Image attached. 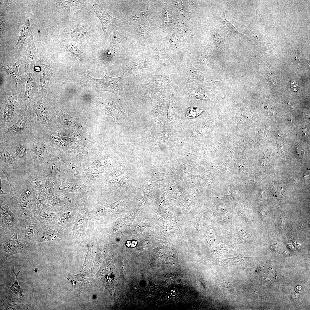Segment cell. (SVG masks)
Here are the masks:
<instances>
[{
    "label": "cell",
    "mask_w": 310,
    "mask_h": 310,
    "mask_svg": "<svg viewBox=\"0 0 310 310\" xmlns=\"http://www.w3.org/2000/svg\"><path fill=\"white\" fill-rule=\"evenodd\" d=\"M18 64V61L13 65H11L7 63H3L1 64V66L4 68L7 74L11 77L14 81L16 86V90L22 93V89L25 84V81L20 75L19 67L21 64Z\"/></svg>",
    "instance_id": "83f0119b"
},
{
    "label": "cell",
    "mask_w": 310,
    "mask_h": 310,
    "mask_svg": "<svg viewBox=\"0 0 310 310\" xmlns=\"http://www.w3.org/2000/svg\"><path fill=\"white\" fill-rule=\"evenodd\" d=\"M9 196H0V232L7 234L14 233L18 229L20 218L10 209L8 205Z\"/></svg>",
    "instance_id": "9c48e42d"
},
{
    "label": "cell",
    "mask_w": 310,
    "mask_h": 310,
    "mask_svg": "<svg viewBox=\"0 0 310 310\" xmlns=\"http://www.w3.org/2000/svg\"><path fill=\"white\" fill-rule=\"evenodd\" d=\"M17 230L10 239L4 243L0 245V260L5 261L7 258L16 254L25 255L27 253V246L29 244L20 241L18 237Z\"/></svg>",
    "instance_id": "2e32d148"
},
{
    "label": "cell",
    "mask_w": 310,
    "mask_h": 310,
    "mask_svg": "<svg viewBox=\"0 0 310 310\" xmlns=\"http://www.w3.org/2000/svg\"><path fill=\"white\" fill-rule=\"evenodd\" d=\"M126 172L124 168L108 166L100 182L93 193L100 191L113 194L125 189L128 183Z\"/></svg>",
    "instance_id": "3957f363"
},
{
    "label": "cell",
    "mask_w": 310,
    "mask_h": 310,
    "mask_svg": "<svg viewBox=\"0 0 310 310\" xmlns=\"http://www.w3.org/2000/svg\"><path fill=\"white\" fill-rule=\"evenodd\" d=\"M21 270V269L18 272L15 273L14 271V267H13V273L16 276V281L11 286L10 289L15 294H18L21 296L23 297L24 295L22 294V292L23 291V289L20 286H19L17 280V277Z\"/></svg>",
    "instance_id": "7bdbcfd3"
},
{
    "label": "cell",
    "mask_w": 310,
    "mask_h": 310,
    "mask_svg": "<svg viewBox=\"0 0 310 310\" xmlns=\"http://www.w3.org/2000/svg\"><path fill=\"white\" fill-rule=\"evenodd\" d=\"M19 217L20 222L18 229L19 240L28 244L32 241H35L41 223L31 214Z\"/></svg>",
    "instance_id": "7c38bea8"
},
{
    "label": "cell",
    "mask_w": 310,
    "mask_h": 310,
    "mask_svg": "<svg viewBox=\"0 0 310 310\" xmlns=\"http://www.w3.org/2000/svg\"><path fill=\"white\" fill-rule=\"evenodd\" d=\"M36 199V209L43 210L47 208L48 197L43 191L35 192Z\"/></svg>",
    "instance_id": "8d00e7d4"
},
{
    "label": "cell",
    "mask_w": 310,
    "mask_h": 310,
    "mask_svg": "<svg viewBox=\"0 0 310 310\" xmlns=\"http://www.w3.org/2000/svg\"><path fill=\"white\" fill-rule=\"evenodd\" d=\"M71 202V200L69 198L63 196L54 195L48 197V208L56 209L58 207H62Z\"/></svg>",
    "instance_id": "e575fe53"
},
{
    "label": "cell",
    "mask_w": 310,
    "mask_h": 310,
    "mask_svg": "<svg viewBox=\"0 0 310 310\" xmlns=\"http://www.w3.org/2000/svg\"><path fill=\"white\" fill-rule=\"evenodd\" d=\"M65 33L73 39L80 41L88 37L90 32L88 29L84 26H77L68 29Z\"/></svg>",
    "instance_id": "4dcf8cb0"
},
{
    "label": "cell",
    "mask_w": 310,
    "mask_h": 310,
    "mask_svg": "<svg viewBox=\"0 0 310 310\" xmlns=\"http://www.w3.org/2000/svg\"><path fill=\"white\" fill-rule=\"evenodd\" d=\"M24 70L25 91L23 96L24 103L26 110L30 108L32 99L36 94V85L38 78V72L34 68L26 67Z\"/></svg>",
    "instance_id": "d6986e66"
},
{
    "label": "cell",
    "mask_w": 310,
    "mask_h": 310,
    "mask_svg": "<svg viewBox=\"0 0 310 310\" xmlns=\"http://www.w3.org/2000/svg\"><path fill=\"white\" fill-rule=\"evenodd\" d=\"M147 62L146 61L142 58L135 60L133 62L130 67L129 69L133 71H136L143 68H147Z\"/></svg>",
    "instance_id": "60d3db41"
},
{
    "label": "cell",
    "mask_w": 310,
    "mask_h": 310,
    "mask_svg": "<svg viewBox=\"0 0 310 310\" xmlns=\"http://www.w3.org/2000/svg\"><path fill=\"white\" fill-rule=\"evenodd\" d=\"M22 93L8 91L1 94L0 100V128L12 126L26 109Z\"/></svg>",
    "instance_id": "6da1fadb"
},
{
    "label": "cell",
    "mask_w": 310,
    "mask_h": 310,
    "mask_svg": "<svg viewBox=\"0 0 310 310\" xmlns=\"http://www.w3.org/2000/svg\"><path fill=\"white\" fill-rule=\"evenodd\" d=\"M108 207L107 204L105 202H104L103 204H97L95 205L93 209L89 212L91 220L97 219L99 216L106 214L108 211Z\"/></svg>",
    "instance_id": "d590c367"
},
{
    "label": "cell",
    "mask_w": 310,
    "mask_h": 310,
    "mask_svg": "<svg viewBox=\"0 0 310 310\" xmlns=\"http://www.w3.org/2000/svg\"><path fill=\"white\" fill-rule=\"evenodd\" d=\"M57 156L62 164L67 178L73 183L84 184V169L81 163L73 158L66 155Z\"/></svg>",
    "instance_id": "9a60e30c"
},
{
    "label": "cell",
    "mask_w": 310,
    "mask_h": 310,
    "mask_svg": "<svg viewBox=\"0 0 310 310\" xmlns=\"http://www.w3.org/2000/svg\"><path fill=\"white\" fill-rule=\"evenodd\" d=\"M222 23L224 30L228 35L230 36L242 35L232 24L227 20L225 16H224Z\"/></svg>",
    "instance_id": "ab89813d"
},
{
    "label": "cell",
    "mask_w": 310,
    "mask_h": 310,
    "mask_svg": "<svg viewBox=\"0 0 310 310\" xmlns=\"http://www.w3.org/2000/svg\"><path fill=\"white\" fill-rule=\"evenodd\" d=\"M55 183V195L62 196L65 193H87L90 192V189L86 185L73 183L66 178L61 179Z\"/></svg>",
    "instance_id": "ffe728a7"
},
{
    "label": "cell",
    "mask_w": 310,
    "mask_h": 310,
    "mask_svg": "<svg viewBox=\"0 0 310 310\" xmlns=\"http://www.w3.org/2000/svg\"><path fill=\"white\" fill-rule=\"evenodd\" d=\"M35 27L32 14L29 12L26 13L24 16V22L20 30V35L18 41L14 46L16 50L22 48L26 39L34 32Z\"/></svg>",
    "instance_id": "484cf974"
},
{
    "label": "cell",
    "mask_w": 310,
    "mask_h": 310,
    "mask_svg": "<svg viewBox=\"0 0 310 310\" xmlns=\"http://www.w3.org/2000/svg\"><path fill=\"white\" fill-rule=\"evenodd\" d=\"M40 223L44 225L57 224L59 221L60 209L47 208L45 209H35L30 214Z\"/></svg>",
    "instance_id": "7402d4cb"
},
{
    "label": "cell",
    "mask_w": 310,
    "mask_h": 310,
    "mask_svg": "<svg viewBox=\"0 0 310 310\" xmlns=\"http://www.w3.org/2000/svg\"><path fill=\"white\" fill-rule=\"evenodd\" d=\"M15 181L20 195L16 201L18 204V215L22 217L30 215L36 209L35 192L33 190L25 175Z\"/></svg>",
    "instance_id": "277c9868"
},
{
    "label": "cell",
    "mask_w": 310,
    "mask_h": 310,
    "mask_svg": "<svg viewBox=\"0 0 310 310\" xmlns=\"http://www.w3.org/2000/svg\"><path fill=\"white\" fill-rule=\"evenodd\" d=\"M55 7L58 9L69 13L75 9L84 10L86 1H54Z\"/></svg>",
    "instance_id": "f1b7e54d"
},
{
    "label": "cell",
    "mask_w": 310,
    "mask_h": 310,
    "mask_svg": "<svg viewBox=\"0 0 310 310\" xmlns=\"http://www.w3.org/2000/svg\"><path fill=\"white\" fill-rule=\"evenodd\" d=\"M205 111L200 108L195 106H191L189 108L186 114V117L194 118L200 115Z\"/></svg>",
    "instance_id": "b9f144b4"
},
{
    "label": "cell",
    "mask_w": 310,
    "mask_h": 310,
    "mask_svg": "<svg viewBox=\"0 0 310 310\" xmlns=\"http://www.w3.org/2000/svg\"><path fill=\"white\" fill-rule=\"evenodd\" d=\"M24 171L33 190L35 192L40 191L42 174L38 167L29 164L24 167Z\"/></svg>",
    "instance_id": "4316f807"
},
{
    "label": "cell",
    "mask_w": 310,
    "mask_h": 310,
    "mask_svg": "<svg viewBox=\"0 0 310 310\" xmlns=\"http://www.w3.org/2000/svg\"><path fill=\"white\" fill-rule=\"evenodd\" d=\"M0 169L6 176L10 185V191L8 195L9 201L12 200L16 201L20 195V193L16 189L15 181L11 173L7 168L3 166L0 165Z\"/></svg>",
    "instance_id": "1f68e13d"
},
{
    "label": "cell",
    "mask_w": 310,
    "mask_h": 310,
    "mask_svg": "<svg viewBox=\"0 0 310 310\" xmlns=\"http://www.w3.org/2000/svg\"><path fill=\"white\" fill-rule=\"evenodd\" d=\"M53 108L56 113V124L59 127L75 125V122L73 117L62 111L55 104L53 105Z\"/></svg>",
    "instance_id": "f546056e"
},
{
    "label": "cell",
    "mask_w": 310,
    "mask_h": 310,
    "mask_svg": "<svg viewBox=\"0 0 310 310\" xmlns=\"http://www.w3.org/2000/svg\"><path fill=\"white\" fill-rule=\"evenodd\" d=\"M55 182L49 176L42 175L40 191H43L48 197L55 195Z\"/></svg>",
    "instance_id": "836d02e7"
},
{
    "label": "cell",
    "mask_w": 310,
    "mask_h": 310,
    "mask_svg": "<svg viewBox=\"0 0 310 310\" xmlns=\"http://www.w3.org/2000/svg\"><path fill=\"white\" fill-rule=\"evenodd\" d=\"M29 141L33 153L32 164L38 167L44 158L53 152V150L47 142L41 129L30 137Z\"/></svg>",
    "instance_id": "8fae6325"
},
{
    "label": "cell",
    "mask_w": 310,
    "mask_h": 310,
    "mask_svg": "<svg viewBox=\"0 0 310 310\" xmlns=\"http://www.w3.org/2000/svg\"><path fill=\"white\" fill-rule=\"evenodd\" d=\"M0 144V165L7 168L12 173L24 169L8 146L4 143Z\"/></svg>",
    "instance_id": "44dd1931"
},
{
    "label": "cell",
    "mask_w": 310,
    "mask_h": 310,
    "mask_svg": "<svg viewBox=\"0 0 310 310\" xmlns=\"http://www.w3.org/2000/svg\"><path fill=\"white\" fill-rule=\"evenodd\" d=\"M39 73L40 79L38 94L46 97L51 78L53 74L48 55H44L39 59Z\"/></svg>",
    "instance_id": "ac0fdd59"
},
{
    "label": "cell",
    "mask_w": 310,
    "mask_h": 310,
    "mask_svg": "<svg viewBox=\"0 0 310 310\" xmlns=\"http://www.w3.org/2000/svg\"><path fill=\"white\" fill-rule=\"evenodd\" d=\"M89 212L88 199L81 198L78 214L73 229L77 240H85L90 234L91 219Z\"/></svg>",
    "instance_id": "30bf717a"
},
{
    "label": "cell",
    "mask_w": 310,
    "mask_h": 310,
    "mask_svg": "<svg viewBox=\"0 0 310 310\" xmlns=\"http://www.w3.org/2000/svg\"><path fill=\"white\" fill-rule=\"evenodd\" d=\"M64 46L65 51L77 60L84 61L86 59L87 54L80 51L73 43L69 42L65 44Z\"/></svg>",
    "instance_id": "d6a6232c"
},
{
    "label": "cell",
    "mask_w": 310,
    "mask_h": 310,
    "mask_svg": "<svg viewBox=\"0 0 310 310\" xmlns=\"http://www.w3.org/2000/svg\"><path fill=\"white\" fill-rule=\"evenodd\" d=\"M290 84L291 88L292 90L295 92H297L299 89L298 86L296 82L294 81H292L291 82Z\"/></svg>",
    "instance_id": "f6af8a7d"
},
{
    "label": "cell",
    "mask_w": 310,
    "mask_h": 310,
    "mask_svg": "<svg viewBox=\"0 0 310 310\" xmlns=\"http://www.w3.org/2000/svg\"><path fill=\"white\" fill-rule=\"evenodd\" d=\"M5 24L3 20L0 21V36L1 37L4 30Z\"/></svg>",
    "instance_id": "bcb514c9"
},
{
    "label": "cell",
    "mask_w": 310,
    "mask_h": 310,
    "mask_svg": "<svg viewBox=\"0 0 310 310\" xmlns=\"http://www.w3.org/2000/svg\"><path fill=\"white\" fill-rule=\"evenodd\" d=\"M80 205L78 202H71L62 206L60 209V215L58 224L65 228L70 226L74 222Z\"/></svg>",
    "instance_id": "603a6c76"
},
{
    "label": "cell",
    "mask_w": 310,
    "mask_h": 310,
    "mask_svg": "<svg viewBox=\"0 0 310 310\" xmlns=\"http://www.w3.org/2000/svg\"><path fill=\"white\" fill-rule=\"evenodd\" d=\"M1 6L8 5L11 3V1L0 0Z\"/></svg>",
    "instance_id": "c3c4849f"
},
{
    "label": "cell",
    "mask_w": 310,
    "mask_h": 310,
    "mask_svg": "<svg viewBox=\"0 0 310 310\" xmlns=\"http://www.w3.org/2000/svg\"><path fill=\"white\" fill-rule=\"evenodd\" d=\"M88 3L100 21L105 38L110 39L113 29L122 23V20L110 16L95 1H89Z\"/></svg>",
    "instance_id": "4fadbf2b"
},
{
    "label": "cell",
    "mask_w": 310,
    "mask_h": 310,
    "mask_svg": "<svg viewBox=\"0 0 310 310\" xmlns=\"http://www.w3.org/2000/svg\"><path fill=\"white\" fill-rule=\"evenodd\" d=\"M38 167L42 175L49 176L55 182L61 179L67 178L61 161L53 152L44 158Z\"/></svg>",
    "instance_id": "ba28073f"
},
{
    "label": "cell",
    "mask_w": 310,
    "mask_h": 310,
    "mask_svg": "<svg viewBox=\"0 0 310 310\" xmlns=\"http://www.w3.org/2000/svg\"><path fill=\"white\" fill-rule=\"evenodd\" d=\"M245 258L243 257L240 254L237 257L227 259H216V264L226 267L235 265L238 263L244 260Z\"/></svg>",
    "instance_id": "74e56055"
},
{
    "label": "cell",
    "mask_w": 310,
    "mask_h": 310,
    "mask_svg": "<svg viewBox=\"0 0 310 310\" xmlns=\"http://www.w3.org/2000/svg\"><path fill=\"white\" fill-rule=\"evenodd\" d=\"M125 38L122 34L114 31L109 46L99 53L98 57V64L105 73L107 67L112 62L113 57L116 55L120 43Z\"/></svg>",
    "instance_id": "5bb4252c"
},
{
    "label": "cell",
    "mask_w": 310,
    "mask_h": 310,
    "mask_svg": "<svg viewBox=\"0 0 310 310\" xmlns=\"http://www.w3.org/2000/svg\"><path fill=\"white\" fill-rule=\"evenodd\" d=\"M108 166L105 167L84 170L83 183L92 192L99 185Z\"/></svg>",
    "instance_id": "cb8c5ba5"
},
{
    "label": "cell",
    "mask_w": 310,
    "mask_h": 310,
    "mask_svg": "<svg viewBox=\"0 0 310 310\" xmlns=\"http://www.w3.org/2000/svg\"><path fill=\"white\" fill-rule=\"evenodd\" d=\"M125 202L124 201L119 200L112 203L106 204L109 208L114 212L119 210L123 208L125 206Z\"/></svg>",
    "instance_id": "ee69618b"
},
{
    "label": "cell",
    "mask_w": 310,
    "mask_h": 310,
    "mask_svg": "<svg viewBox=\"0 0 310 310\" xmlns=\"http://www.w3.org/2000/svg\"><path fill=\"white\" fill-rule=\"evenodd\" d=\"M34 33L28 39L26 50L22 53L21 64L23 65L24 69L27 65L31 68H34L38 57V51L34 42Z\"/></svg>",
    "instance_id": "d4e9b609"
},
{
    "label": "cell",
    "mask_w": 310,
    "mask_h": 310,
    "mask_svg": "<svg viewBox=\"0 0 310 310\" xmlns=\"http://www.w3.org/2000/svg\"><path fill=\"white\" fill-rule=\"evenodd\" d=\"M0 196H1V195H8V194H7V193H4V192H3V191H2V189H1V183H2V180H1V177H0Z\"/></svg>",
    "instance_id": "681fc988"
},
{
    "label": "cell",
    "mask_w": 310,
    "mask_h": 310,
    "mask_svg": "<svg viewBox=\"0 0 310 310\" xmlns=\"http://www.w3.org/2000/svg\"><path fill=\"white\" fill-rule=\"evenodd\" d=\"M137 244V242L136 241H133L131 242V241H128L127 243V246L129 247H134Z\"/></svg>",
    "instance_id": "7dc6e473"
},
{
    "label": "cell",
    "mask_w": 310,
    "mask_h": 310,
    "mask_svg": "<svg viewBox=\"0 0 310 310\" xmlns=\"http://www.w3.org/2000/svg\"><path fill=\"white\" fill-rule=\"evenodd\" d=\"M207 88L205 87L199 86L191 90L190 95L198 99L204 100L208 102L212 101L206 95L205 91Z\"/></svg>",
    "instance_id": "f35d334b"
},
{
    "label": "cell",
    "mask_w": 310,
    "mask_h": 310,
    "mask_svg": "<svg viewBox=\"0 0 310 310\" xmlns=\"http://www.w3.org/2000/svg\"><path fill=\"white\" fill-rule=\"evenodd\" d=\"M124 74L115 78L107 76L105 73L104 76L101 79L92 78L82 73L80 75L85 81L91 84L94 91H108L117 95L122 94L124 92Z\"/></svg>",
    "instance_id": "8992f818"
},
{
    "label": "cell",
    "mask_w": 310,
    "mask_h": 310,
    "mask_svg": "<svg viewBox=\"0 0 310 310\" xmlns=\"http://www.w3.org/2000/svg\"><path fill=\"white\" fill-rule=\"evenodd\" d=\"M41 129L36 123L35 114L30 108L26 110L12 126L0 128V142L18 138H28Z\"/></svg>",
    "instance_id": "7a4b0ae2"
},
{
    "label": "cell",
    "mask_w": 310,
    "mask_h": 310,
    "mask_svg": "<svg viewBox=\"0 0 310 310\" xmlns=\"http://www.w3.org/2000/svg\"><path fill=\"white\" fill-rule=\"evenodd\" d=\"M29 138L16 139L0 143L8 146L24 168L26 165L32 164L33 153Z\"/></svg>",
    "instance_id": "52a82bcc"
},
{
    "label": "cell",
    "mask_w": 310,
    "mask_h": 310,
    "mask_svg": "<svg viewBox=\"0 0 310 310\" xmlns=\"http://www.w3.org/2000/svg\"><path fill=\"white\" fill-rule=\"evenodd\" d=\"M33 98L32 111L36 115L38 127L42 130H52L55 124V114L46 97L36 94Z\"/></svg>",
    "instance_id": "5b68a950"
},
{
    "label": "cell",
    "mask_w": 310,
    "mask_h": 310,
    "mask_svg": "<svg viewBox=\"0 0 310 310\" xmlns=\"http://www.w3.org/2000/svg\"><path fill=\"white\" fill-rule=\"evenodd\" d=\"M64 228L58 224L46 225L41 223L35 241L50 242L61 240L66 234Z\"/></svg>",
    "instance_id": "e0dca14e"
}]
</instances>
